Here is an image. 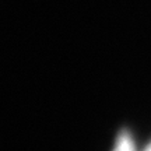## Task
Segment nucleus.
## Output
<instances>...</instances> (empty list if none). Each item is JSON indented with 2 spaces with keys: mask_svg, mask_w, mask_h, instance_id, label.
Listing matches in <instances>:
<instances>
[{
  "mask_svg": "<svg viewBox=\"0 0 151 151\" xmlns=\"http://www.w3.org/2000/svg\"><path fill=\"white\" fill-rule=\"evenodd\" d=\"M112 151H134V144H133V140H132V136L129 132L123 130L118 136Z\"/></svg>",
  "mask_w": 151,
  "mask_h": 151,
  "instance_id": "nucleus-1",
  "label": "nucleus"
},
{
  "mask_svg": "<svg viewBox=\"0 0 151 151\" xmlns=\"http://www.w3.org/2000/svg\"><path fill=\"white\" fill-rule=\"evenodd\" d=\"M147 150H148V151H151V146H150V147H148V148H147Z\"/></svg>",
  "mask_w": 151,
  "mask_h": 151,
  "instance_id": "nucleus-2",
  "label": "nucleus"
},
{
  "mask_svg": "<svg viewBox=\"0 0 151 151\" xmlns=\"http://www.w3.org/2000/svg\"><path fill=\"white\" fill-rule=\"evenodd\" d=\"M146 151H148V150H146Z\"/></svg>",
  "mask_w": 151,
  "mask_h": 151,
  "instance_id": "nucleus-3",
  "label": "nucleus"
}]
</instances>
